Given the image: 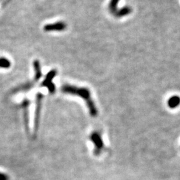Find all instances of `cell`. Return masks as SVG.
I'll return each mask as SVG.
<instances>
[{"label":"cell","instance_id":"cell-1","mask_svg":"<svg viewBox=\"0 0 180 180\" xmlns=\"http://www.w3.org/2000/svg\"><path fill=\"white\" fill-rule=\"evenodd\" d=\"M62 91L64 93L75 95L81 97L85 101L88 107L89 112L92 117H96L97 116V110L94 104V101L91 99V93L88 89L85 87H78L73 85H64L62 87Z\"/></svg>","mask_w":180,"mask_h":180},{"label":"cell","instance_id":"cell-2","mask_svg":"<svg viewBox=\"0 0 180 180\" xmlns=\"http://www.w3.org/2000/svg\"><path fill=\"white\" fill-rule=\"evenodd\" d=\"M120 1V0H110L109 6H108V9H109L110 13H111L114 17L117 18L126 16V15L131 13L132 11L131 8L128 6L122 8L120 11L117 8V5L119 3Z\"/></svg>","mask_w":180,"mask_h":180},{"label":"cell","instance_id":"cell-3","mask_svg":"<svg viewBox=\"0 0 180 180\" xmlns=\"http://www.w3.org/2000/svg\"><path fill=\"white\" fill-rule=\"evenodd\" d=\"M90 140L95 146L94 153L95 155H100L104 147V143L100 133L97 131L93 132L90 136Z\"/></svg>","mask_w":180,"mask_h":180},{"label":"cell","instance_id":"cell-4","mask_svg":"<svg viewBox=\"0 0 180 180\" xmlns=\"http://www.w3.org/2000/svg\"><path fill=\"white\" fill-rule=\"evenodd\" d=\"M43 99V95L42 94H38L36 96V108L35 111V120H34V136L37 134L39 128V123L40 119L41 107H42V101Z\"/></svg>","mask_w":180,"mask_h":180},{"label":"cell","instance_id":"cell-5","mask_svg":"<svg viewBox=\"0 0 180 180\" xmlns=\"http://www.w3.org/2000/svg\"><path fill=\"white\" fill-rule=\"evenodd\" d=\"M56 74H57V72H56V71L55 70H52L50 72H49L48 75H46L45 79L44 80V81L42 82V86L47 87L48 90L49 91V93L51 94H54L55 91V87L54 84L52 83V80L54 78V77L55 76Z\"/></svg>","mask_w":180,"mask_h":180},{"label":"cell","instance_id":"cell-6","mask_svg":"<svg viewBox=\"0 0 180 180\" xmlns=\"http://www.w3.org/2000/svg\"><path fill=\"white\" fill-rule=\"evenodd\" d=\"M30 105V101L28 99H25L22 103V107L23 111V120L25 127V130L28 133L29 130V106Z\"/></svg>","mask_w":180,"mask_h":180},{"label":"cell","instance_id":"cell-7","mask_svg":"<svg viewBox=\"0 0 180 180\" xmlns=\"http://www.w3.org/2000/svg\"><path fill=\"white\" fill-rule=\"evenodd\" d=\"M66 25L64 22H58L53 24L45 25L44 29L46 32H53V31H62L65 29Z\"/></svg>","mask_w":180,"mask_h":180},{"label":"cell","instance_id":"cell-8","mask_svg":"<svg viewBox=\"0 0 180 180\" xmlns=\"http://www.w3.org/2000/svg\"><path fill=\"white\" fill-rule=\"evenodd\" d=\"M167 105L172 109L177 107L180 105V97L177 95L172 96L167 101Z\"/></svg>","mask_w":180,"mask_h":180},{"label":"cell","instance_id":"cell-9","mask_svg":"<svg viewBox=\"0 0 180 180\" xmlns=\"http://www.w3.org/2000/svg\"><path fill=\"white\" fill-rule=\"evenodd\" d=\"M33 84H34V82H32V83L26 84H25V85H23L22 86L17 87V88H15L13 91H14V93H18V92H19V91H28V90L32 89V87H33Z\"/></svg>","mask_w":180,"mask_h":180},{"label":"cell","instance_id":"cell-10","mask_svg":"<svg viewBox=\"0 0 180 180\" xmlns=\"http://www.w3.org/2000/svg\"><path fill=\"white\" fill-rule=\"evenodd\" d=\"M33 65H34V68L35 70V81H36L41 78V75H42V73H41V67L39 65V63L38 61H34Z\"/></svg>","mask_w":180,"mask_h":180},{"label":"cell","instance_id":"cell-11","mask_svg":"<svg viewBox=\"0 0 180 180\" xmlns=\"http://www.w3.org/2000/svg\"><path fill=\"white\" fill-rule=\"evenodd\" d=\"M10 67V61L6 58H0V68H8Z\"/></svg>","mask_w":180,"mask_h":180},{"label":"cell","instance_id":"cell-12","mask_svg":"<svg viewBox=\"0 0 180 180\" xmlns=\"http://www.w3.org/2000/svg\"><path fill=\"white\" fill-rule=\"evenodd\" d=\"M0 180H9V177L6 174L0 172Z\"/></svg>","mask_w":180,"mask_h":180}]
</instances>
